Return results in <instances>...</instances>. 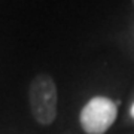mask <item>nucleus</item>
I'll return each mask as SVG.
<instances>
[{"mask_svg": "<svg viewBox=\"0 0 134 134\" xmlns=\"http://www.w3.org/2000/svg\"><path fill=\"white\" fill-rule=\"evenodd\" d=\"M29 101L31 115L40 125L52 124L57 118V85L46 73H39L29 88Z\"/></svg>", "mask_w": 134, "mask_h": 134, "instance_id": "f257e3e1", "label": "nucleus"}, {"mask_svg": "<svg viewBox=\"0 0 134 134\" xmlns=\"http://www.w3.org/2000/svg\"><path fill=\"white\" fill-rule=\"evenodd\" d=\"M118 115L116 103L107 97H94L81 112L79 121L86 134H104L115 122Z\"/></svg>", "mask_w": 134, "mask_h": 134, "instance_id": "f03ea898", "label": "nucleus"}, {"mask_svg": "<svg viewBox=\"0 0 134 134\" xmlns=\"http://www.w3.org/2000/svg\"><path fill=\"white\" fill-rule=\"evenodd\" d=\"M131 116L134 118V104H133V107H131Z\"/></svg>", "mask_w": 134, "mask_h": 134, "instance_id": "7ed1b4c3", "label": "nucleus"}, {"mask_svg": "<svg viewBox=\"0 0 134 134\" xmlns=\"http://www.w3.org/2000/svg\"><path fill=\"white\" fill-rule=\"evenodd\" d=\"M133 2H134V0H133Z\"/></svg>", "mask_w": 134, "mask_h": 134, "instance_id": "20e7f679", "label": "nucleus"}]
</instances>
